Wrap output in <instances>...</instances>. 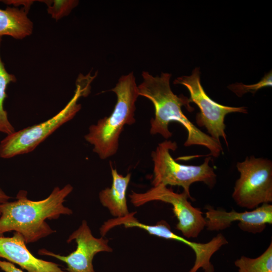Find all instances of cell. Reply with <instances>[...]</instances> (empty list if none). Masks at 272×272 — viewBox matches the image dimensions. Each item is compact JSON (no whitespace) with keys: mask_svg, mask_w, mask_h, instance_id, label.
<instances>
[{"mask_svg":"<svg viewBox=\"0 0 272 272\" xmlns=\"http://www.w3.org/2000/svg\"><path fill=\"white\" fill-rule=\"evenodd\" d=\"M142 76L143 81L138 86L139 96L150 100L155 108V116L150 121V133L153 135L159 134L168 139L172 135L169 129V123L177 122L187 131L184 146H203L209 150L210 156L219 157L223 152L221 143L200 130L183 113V106L189 111L193 109L189 105L188 98L183 95L177 96L171 90V74L162 73L160 77H154L149 72L143 71Z\"/></svg>","mask_w":272,"mask_h":272,"instance_id":"1","label":"cell"},{"mask_svg":"<svg viewBox=\"0 0 272 272\" xmlns=\"http://www.w3.org/2000/svg\"><path fill=\"white\" fill-rule=\"evenodd\" d=\"M73 190L70 184L62 188L56 186L48 197L36 201L29 199L26 191L20 190L15 200L0 204V236L10 231L18 232L27 244L55 233L46 220L73 214L72 210L64 205L65 198Z\"/></svg>","mask_w":272,"mask_h":272,"instance_id":"2","label":"cell"},{"mask_svg":"<svg viewBox=\"0 0 272 272\" xmlns=\"http://www.w3.org/2000/svg\"><path fill=\"white\" fill-rule=\"evenodd\" d=\"M117 97L111 114L92 124L84 138L93 146V151L102 160L114 155L118 149L119 139L125 125L135 123V102L139 96L133 72L122 76L111 89Z\"/></svg>","mask_w":272,"mask_h":272,"instance_id":"3","label":"cell"},{"mask_svg":"<svg viewBox=\"0 0 272 272\" xmlns=\"http://www.w3.org/2000/svg\"><path fill=\"white\" fill-rule=\"evenodd\" d=\"M93 79L90 75H80L74 95L59 112L42 122L7 135L0 142V157L9 159L31 152L60 126L73 118L81 108L79 99L88 95Z\"/></svg>","mask_w":272,"mask_h":272,"instance_id":"4","label":"cell"},{"mask_svg":"<svg viewBox=\"0 0 272 272\" xmlns=\"http://www.w3.org/2000/svg\"><path fill=\"white\" fill-rule=\"evenodd\" d=\"M177 148L175 142L165 140L159 143L151 153L154 163L153 186H179L183 189L189 198L190 185L196 182H202L209 187H214L217 181V175L210 165L211 157L205 158L200 165H186L177 162L172 157L170 151Z\"/></svg>","mask_w":272,"mask_h":272,"instance_id":"5","label":"cell"},{"mask_svg":"<svg viewBox=\"0 0 272 272\" xmlns=\"http://www.w3.org/2000/svg\"><path fill=\"white\" fill-rule=\"evenodd\" d=\"M240 177L236 180L232 198L237 206L252 210L272 202V162L254 156L238 162Z\"/></svg>","mask_w":272,"mask_h":272,"instance_id":"6","label":"cell"},{"mask_svg":"<svg viewBox=\"0 0 272 272\" xmlns=\"http://www.w3.org/2000/svg\"><path fill=\"white\" fill-rule=\"evenodd\" d=\"M173 83L185 86L190 94L189 103L193 102L198 107L199 112L196 114L195 117L197 124L205 127L209 135L217 142L221 143L220 140L222 138L228 146L224 123L225 116L229 113L235 112L247 113L246 107L225 106L212 100L201 84L198 67L195 68L190 76L176 78Z\"/></svg>","mask_w":272,"mask_h":272,"instance_id":"7","label":"cell"},{"mask_svg":"<svg viewBox=\"0 0 272 272\" xmlns=\"http://www.w3.org/2000/svg\"><path fill=\"white\" fill-rule=\"evenodd\" d=\"M130 202L137 207L152 201L169 203L177 219L176 228L186 238H196L206 227V219L199 209L192 206L188 195L184 192H175L166 186H153L144 192L131 191L129 195Z\"/></svg>","mask_w":272,"mask_h":272,"instance_id":"8","label":"cell"},{"mask_svg":"<svg viewBox=\"0 0 272 272\" xmlns=\"http://www.w3.org/2000/svg\"><path fill=\"white\" fill-rule=\"evenodd\" d=\"M75 240L76 249L66 256L50 252L45 249L39 250L38 253L61 260L67 265L68 272H95L93 266L94 256L100 252H111L108 240L103 237H94L86 220H83L79 227L74 231L66 240L67 243Z\"/></svg>","mask_w":272,"mask_h":272,"instance_id":"9","label":"cell"},{"mask_svg":"<svg viewBox=\"0 0 272 272\" xmlns=\"http://www.w3.org/2000/svg\"><path fill=\"white\" fill-rule=\"evenodd\" d=\"M206 208L205 228L210 231L223 230L233 222L238 221V226L241 230L257 234L263 232L267 224H272V205L270 203H263L243 212L234 210L228 212L223 209H215L210 206Z\"/></svg>","mask_w":272,"mask_h":272,"instance_id":"10","label":"cell"},{"mask_svg":"<svg viewBox=\"0 0 272 272\" xmlns=\"http://www.w3.org/2000/svg\"><path fill=\"white\" fill-rule=\"evenodd\" d=\"M0 258L19 265L28 272H68L54 262L39 259L28 250L23 236L14 232L12 237L0 236Z\"/></svg>","mask_w":272,"mask_h":272,"instance_id":"11","label":"cell"},{"mask_svg":"<svg viewBox=\"0 0 272 272\" xmlns=\"http://www.w3.org/2000/svg\"><path fill=\"white\" fill-rule=\"evenodd\" d=\"M110 167L112 178L111 186L100 191L99 198L101 203L108 209L111 215L115 218H121L129 213L126 193L131 173L123 176L111 164Z\"/></svg>","mask_w":272,"mask_h":272,"instance_id":"12","label":"cell"},{"mask_svg":"<svg viewBox=\"0 0 272 272\" xmlns=\"http://www.w3.org/2000/svg\"><path fill=\"white\" fill-rule=\"evenodd\" d=\"M24 8L18 9L8 6L0 9V38L10 36L16 39H22L31 35L33 24L28 17Z\"/></svg>","mask_w":272,"mask_h":272,"instance_id":"13","label":"cell"},{"mask_svg":"<svg viewBox=\"0 0 272 272\" xmlns=\"http://www.w3.org/2000/svg\"><path fill=\"white\" fill-rule=\"evenodd\" d=\"M2 39L0 38V48ZM17 81L15 76L9 73L5 67L0 54V132L7 135L15 131L9 120L8 113L4 109V103L7 98V88L9 84Z\"/></svg>","mask_w":272,"mask_h":272,"instance_id":"14","label":"cell"},{"mask_svg":"<svg viewBox=\"0 0 272 272\" xmlns=\"http://www.w3.org/2000/svg\"><path fill=\"white\" fill-rule=\"evenodd\" d=\"M238 272H272V242L259 256H241L234 262Z\"/></svg>","mask_w":272,"mask_h":272,"instance_id":"15","label":"cell"},{"mask_svg":"<svg viewBox=\"0 0 272 272\" xmlns=\"http://www.w3.org/2000/svg\"><path fill=\"white\" fill-rule=\"evenodd\" d=\"M45 3L47 6V13L51 17L58 20L70 14L72 10L78 6L76 0H44L37 1Z\"/></svg>","mask_w":272,"mask_h":272,"instance_id":"16","label":"cell"},{"mask_svg":"<svg viewBox=\"0 0 272 272\" xmlns=\"http://www.w3.org/2000/svg\"><path fill=\"white\" fill-rule=\"evenodd\" d=\"M271 71L265 74L260 81L252 85H245L242 83H236L228 86V88L237 96L242 97L245 93L250 92L254 94L258 90L272 85Z\"/></svg>","mask_w":272,"mask_h":272,"instance_id":"17","label":"cell"},{"mask_svg":"<svg viewBox=\"0 0 272 272\" xmlns=\"http://www.w3.org/2000/svg\"><path fill=\"white\" fill-rule=\"evenodd\" d=\"M3 3H4L8 6L12 5L14 7H18L21 5L24 6V8L28 12L31 6L35 2L31 0H2L0 1Z\"/></svg>","mask_w":272,"mask_h":272,"instance_id":"18","label":"cell"},{"mask_svg":"<svg viewBox=\"0 0 272 272\" xmlns=\"http://www.w3.org/2000/svg\"><path fill=\"white\" fill-rule=\"evenodd\" d=\"M0 268L4 272H24L16 267L13 263L0 259Z\"/></svg>","mask_w":272,"mask_h":272,"instance_id":"19","label":"cell"},{"mask_svg":"<svg viewBox=\"0 0 272 272\" xmlns=\"http://www.w3.org/2000/svg\"><path fill=\"white\" fill-rule=\"evenodd\" d=\"M12 197L8 195L0 186V204L9 201Z\"/></svg>","mask_w":272,"mask_h":272,"instance_id":"20","label":"cell"},{"mask_svg":"<svg viewBox=\"0 0 272 272\" xmlns=\"http://www.w3.org/2000/svg\"><path fill=\"white\" fill-rule=\"evenodd\" d=\"M1 211H0V215H1Z\"/></svg>","mask_w":272,"mask_h":272,"instance_id":"21","label":"cell"}]
</instances>
